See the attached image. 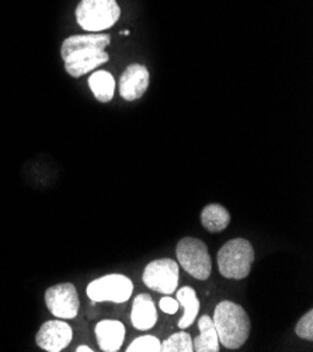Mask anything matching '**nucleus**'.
Segmentation results:
<instances>
[{
	"label": "nucleus",
	"mask_w": 313,
	"mask_h": 352,
	"mask_svg": "<svg viewBox=\"0 0 313 352\" xmlns=\"http://www.w3.org/2000/svg\"><path fill=\"white\" fill-rule=\"evenodd\" d=\"M213 322L217 329L219 344L228 349H237L245 345L250 336V319L240 305L222 300L214 310Z\"/></svg>",
	"instance_id": "nucleus-1"
},
{
	"label": "nucleus",
	"mask_w": 313,
	"mask_h": 352,
	"mask_svg": "<svg viewBox=\"0 0 313 352\" xmlns=\"http://www.w3.org/2000/svg\"><path fill=\"white\" fill-rule=\"evenodd\" d=\"M219 272L226 279H245L255 263V249L246 239H232L226 241L217 257Z\"/></svg>",
	"instance_id": "nucleus-2"
},
{
	"label": "nucleus",
	"mask_w": 313,
	"mask_h": 352,
	"mask_svg": "<svg viewBox=\"0 0 313 352\" xmlns=\"http://www.w3.org/2000/svg\"><path fill=\"white\" fill-rule=\"evenodd\" d=\"M120 16L121 9L117 0H80L76 8L78 24L87 32H102L111 28Z\"/></svg>",
	"instance_id": "nucleus-3"
},
{
	"label": "nucleus",
	"mask_w": 313,
	"mask_h": 352,
	"mask_svg": "<svg viewBox=\"0 0 313 352\" xmlns=\"http://www.w3.org/2000/svg\"><path fill=\"white\" fill-rule=\"evenodd\" d=\"M176 256L187 274L198 280H206L213 272V260L206 244L195 237H184L177 243Z\"/></svg>",
	"instance_id": "nucleus-4"
},
{
	"label": "nucleus",
	"mask_w": 313,
	"mask_h": 352,
	"mask_svg": "<svg viewBox=\"0 0 313 352\" xmlns=\"http://www.w3.org/2000/svg\"><path fill=\"white\" fill-rule=\"evenodd\" d=\"M133 292L132 280L122 274H109L100 276L87 285L86 294L94 303L113 302L125 303L129 300Z\"/></svg>",
	"instance_id": "nucleus-5"
},
{
	"label": "nucleus",
	"mask_w": 313,
	"mask_h": 352,
	"mask_svg": "<svg viewBox=\"0 0 313 352\" xmlns=\"http://www.w3.org/2000/svg\"><path fill=\"white\" fill-rule=\"evenodd\" d=\"M180 278L179 263L171 258H160L149 263L144 271V284L159 294L171 295L177 291Z\"/></svg>",
	"instance_id": "nucleus-6"
},
{
	"label": "nucleus",
	"mask_w": 313,
	"mask_h": 352,
	"mask_svg": "<svg viewBox=\"0 0 313 352\" xmlns=\"http://www.w3.org/2000/svg\"><path fill=\"white\" fill-rule=\"evenodd\" d=\"M45 303L55 318L62 320L75 319L80 307L76 287L71 283L58 284L48 288L45 292Z\"/></svg>",
	"instance_id": "nucleus-7"
},
{
	"label": "nucleus",
	"mask_w": 313,
	"mask_h": 352,
	"mask_svg": "<svg viewBox=\"0 0 313 352\" xmlns=\"http://www.w3.org/2000/svg\"><path fill=\"white\" fill-rule=\"evenodd\" d=\"M74 331L62 319L45 322L36 336L37 345L47 352H61L72 342Z\"/></svg>",
	"instance_id": "nucleus-8"
},
{
	"label": "nucleus",
	"mask_w": 313,
	"mask_h": 352,
	"mask_svg": "<svg viewBox=\"0 0 313 352\" xmlns=\"http://www.w3.org/2000/svg\"><path fill=\"white\" fill-rule=\"evenodd\" d=\"M149 70L147 66L132 63L125 67L120 78V94L125 101L141 98L149 87Z\"/></svg>",
	"instance_id": "nucleus-9"
},
{
	"label": "nucleus",
	"mask_w": 313,
	"mask_h": 352,
	"mask_svg": "<svg viewBox=\"0 0 313 352\" xmlns=\"http://www.w3.org/2000/svg\"><path fill=\"white\" fill-rule=\"evenodd\" d=\"M110 59V55L104 50H83L74 52L67 58L63 59L65 62V70L67 75L72 78H82L87 74H90L93 69H97L98 66L107 63Z\"/></svg>",
	"instance_id": "nucleus-10"
},
{
	"label": "nucleus",
	"mask_w": 313,
	"mask_h": 352,
	"mask_svg": "<svg viewBox=\"0 0 313 352\" xmlns=\"http://www.w3.org/2000/svg\"><path fill=\"white\" fill-rule=\"evenodd\" d=\"M111 44V35L106 32H89L82 35H71L67 37L61 47V56L62 59L72 55L74 52L83 51V50H104Z\"/></svg>",
	"instance_id": "nucleus-11"
},
{
	"label": "nucleus",
	"mask_w": 313,
	"mask_h": 352,
	"mask_svg": "<svg viewBox=\"0 0 313 352\" xmlns=\"http://www.w3.org/2000/svg\"><path fill=\"white\" fill-rule=\"evenodd\" d=\"M131 323L139 331H148L158 323V310L151 295L139 294L132 303Z\"/></svg>",
	"instance_id": "nucleus-12"
},
{
	"label": "nucleus",
	"mask_w": 313,
	"mask_h": 352,
	"mask_svg": "<svg viewBox=\"0 0 313 352\" xmlns=\"http://www.w3.org/2000/svg\"><path fill=\"white\" fill-rule=\"evenodd\" d=\"M94 333L101 351L117 352L124 344L127 330L118 320H101L97 323Z\"/></svg>",
	"instance_id": "nucleus-13"
},
{
	"label": "nucleus",
	"mask_w": 313,
	"mask_h": 352,
	"mask_svg": "<svg viewBox=\"0 0 313 352\" xmlns=\"http://www.w3.org/2000/svg\"><path fill=\"white\" fill-rule=\"evenodd\" d=\"M199 336L194 338L193 346L197 352H219V340L211 316H201L198 320Z\"/></svg>",
	"instance_id": "nucleus-14"
},
{
	"label": "nucleus",
	"mask_w": 313,
	"mask_h": 352,
	"mask_svg": "<svg viewBox=\"0 0 313 352\" xmlns=\"http://www.w3.org/2000/svg\"><path fill=\"white\" fill-rule=\"evenodd\" d=\"M201 223L208 232L221 233L229 226L230 215L225 206L219 204H210L202 209Z\"/></svg>",
	"instance_id": "nucleus-15"
},
{
	"label": "nucleus",
	"mask_w": 313,
	"mask_h": 352,
	"mask_svg": "<svg viewBox=\"0 0 313 352\" xmlns=\"http://www.w3.org/2000/svg\"><path fill=\"white\" fill-rule=\"evenodd\" d=\"M89 87L100 102H110L116 93L114 76L106 70H97L89 78Z\"/></svg>",
	"instance_id": "nucleus-16"
},
{
	"label": "nucleus",
	"mask_w": 313,
	"mask_h": 352,
	"mask_svg": "<svg viewBox=\"0 0 313 352\" xmlns=\"http://www.w3.org/2000/svg\"><path fill=\"white\" fill-rule=\"evenodd\" d=\"M176 296L179 305H182L184 309V314L179 320V327L180 330H183L193 326V323L195 322L199 313V300L197 298V292L191 287H183L182 289L176 291Z\"/></svg>",
	"instance_id": "nucleus-17"
},
{
	"label": "nucleus",
	"mask_w": 313,
	"mask_h": 352,
	"mask_svg": "<svg viewBox=\"0 0 313 352\" xmlns=\"http://www.w3.org/2000/svg\"><path fill=\"white\" fill-rule=\"evenodd\" d=\"M193 338L186 331L170 336L160 344V352H193Z\"/></svg>",
	"instance_id": "nucleus-18"
},
{
	"label": "nucleus",
	"mask_w": 313,
	"mask_h": 352,
	"mask_svg": "<svg viewBox=\"0 0 313 352\" xmlns=\"http://www.w3.org/2000/svg\"><path fill=\"white\" fill-rule=\"evenodd\" d=\"M160 341L153 336L135 338L127 348V352H160Z\"/></svg>",
	"instance_id": "nucleus-19"
},
{
	"label": "nucleus",
	"mask_w": 313,
	"mask_h": 352,
	"mask_svg": "<svg viewBox=\"0 0 313 352\" xmlns=\"http://www.w3.org/2000/svg\"><path fill=\"white\" fill-rule=\"evenodd\" d=\"M295 333L299 338L312 341L313 340V310H307L302 318L298 320Z\"/></svg>",
	"instance_id": "nucleus-20"
},
{
	"label": "nucleus",
	"mask_w": 313,
	"mask_h": 352,
	"mask_svg": "<svg viewBox=\"0 0 313 352\" xmlns=\"http://www.w3.org/2000/svg\"><path fill=\"white\" fill-rule=\"evenodd\" d=\"M159 309L166 313V314H176L180 309V305L177 302V299H173L170 295H164L160 300H159Z\"/></svg>",
	"instance_id": "nucleus-21"
},
{
	"label": "nucleus",
	"mask_w": 313,
	"mask_h": 352,
	"mask_svg": "<svg viewBox=\"0 0 313 352\" xmlns=\"http://www.w3.org/2000/svg\"><path fill=\"white\" fill-rule=\"evenodd\" d=\"M76 351L78 352H93V349L90 346H87V345H80V346L76 348Z\"/></svg>",
	"instance_id": "nucleus-22"
}]
</instances>
